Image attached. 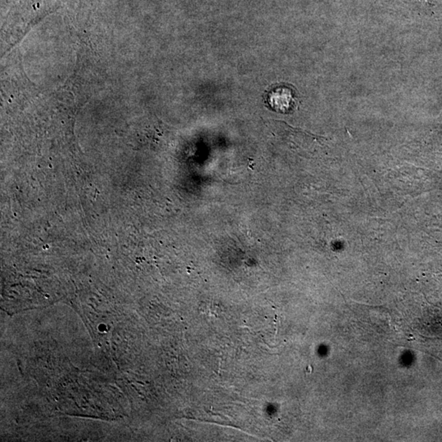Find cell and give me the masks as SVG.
<instances>
[{
    "instance_id": "1",
    "label": "cell",
    "mask_w": 442,
    "mask_h": 442,
    "mask_svg": "<svg viewBox=\"0 0 442 442\" xmlns=\"http://www.w3.org/2000/svg\"><path fill=\"white\" fill-rule=\"evenodd\" d=\"M272 108L278 112H287L293 106V97L291 90L285 88H276L269 93L268 98Z\"/></svg>"
},
{
    "instance_id": "2",
    "label": "cell",
    "mask_w": 442,
    "mask_h": 442,
    "mask_svg": "<svg viewBox=\"0 0 442 442\" xmlns=\"http://www.w3.org/2000/svg\"><path fill=\"white\" fill-rule=\"evenodd\" d=\"M104 328H105V326H104V325H100V326H99V329L100 331H103L104 330Z\"/></svg>"
}]
</instances>
